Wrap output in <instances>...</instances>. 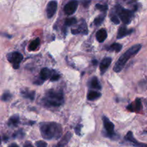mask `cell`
I'll return each mask as SVG.
<instances>
[{
  "label": "cell",
  "instance_id": "1",
  "mask_svg": "<svg viewBox=\"0 0 147 147\" xmlns=\"http://www.w3.org/2000/svg\"><path fill=\"white\" fill-rule=\"evenodd\" d=\"M40 129L43 139L51 140L61 136L63 129L60 124L55 122H43L40 124Z\"/></svg>",
  "mask_w": 147,
  "mask_h": 147
},
{
  "label": "cell",
  "instance_id": "2",
  "mask_svg": "<svg viewBox=\"0 0 147 147\" xmlns=\"http://www.w3.org/2000/svg\"><path fill=\"white\" fill-rule=\"evenodd\" d=\"M42 102L47 107H58L64 103V95L60 90H49L45 93Z\"/></svg>",
  "mask_w": 147,
  "mask_h": 147
},
{
  "label": "cell",
  "instance_id": "3",
  "mask_svg": "<svg viewBox=\"0 0 147 147\" xmlns=\"http://www.w3.org/2000/svg\"><path fill=\"white\" fill-rule=\"evenodd\" d=\"M142 48V45H135L132 46L126 52H125L120 57H119V60L116 62V65L113 67V70H114L116 73H119V72L121 71L123 69V67H125L126 64L127 63V62L129 61V59L131 57H132L133 56H134L135 55L139 53V50Z\"/></svg>",
  "mask_w": 147,
  "mask_h": 147
},
{
  "label": "cell",
  "instance_id": "4",
  "mask_svg": "<svg viewBox=\"0 0 147 147\" xmlns=\"http://www.w3.org/2000/svg\"><path fill=\"white\" fill-rule=\"evenodd\" d=\"M116 12L119 14L121 20L125 24H129L133 20L134 14V11L127 9H124L121 6L118 5L116 7Z\"/></svg>",
  "mask_w": 147,
  "mask_h": 147
},
{
  "label": "cell",
  "instance_id": "5",
  "mask_svg": "<svg viewBox=\"0 0 147 147\" xmlns=\"http://www.w3.org/2000/svg\"><path fill=\"white\" fill-rule=\"evenodd\" d=\"M7 60L12 65L14 69H18L20 63L23 60V55L18 52H13L7 55Z\"/></svg>",
  "mask_w": 147,
  "mask_h": 147
},
{
  "label": "cell",
  "instance_id": "6",
  "mask_svg": "<svg viewBox=\"0 0 147 147\" xmlns=\"http://www.w3.org/2000/svg\"><path fill=\"white\" fill-rule=\"evenodd\" d=\"M103 122L106 133H107V136L110 138L115 137L116 134H114V125H113V123L106 116H103Z\"/></svg>",
  "mask_w": 147,
  "mask_h": 147
},
{
  "label": "cell",
  "instance_id": "7",
  "mask_svg": "<svg viewBox=\"0 0 147 147\" xmlns=\"http://www.w3.org/2000/svg\"><path fill=\"white\" fill-rule=\"evenodd\" d=\"M78 6V1H71L65 4L64 7V11L67 15H71L74 14L77 10Z\"/></svg>",
  "mask_w": 147,
  "mask_h": 147
},
{
  "label": "cell",
  "instance_id": "8",
  "mask_svg": "<svg viewBox=\"0 0 147 147\" xmlns=\"http://www.w3.org/2000/svg\"><path fill=\"white\" fill-rule=\"evenodd\" d=\"M57 9V2L56 1H51L48 3L46 9L47 11V17L48 18H51L55 14Z\"/></svg>",
  "mask_w": 147,
  "mask_h": 147
},
{
  "label": "cell",
  "instance_id": "9",
  "mask_svg": "<svg viewBox=\"0 0 147 147\" xmlns=\"http://www.w3.org/2000/svg\"><path fill=\"white\" fill-rule=\"evenodd\" d=\"M126 109L131 112H138L139 111L142 110V101H141L140 98H136L134 102L129 104V106L126 107Z\"/></svg>",
  "mask_w": 147,
  "mask_h": 147
},
{
  "label": "cell",
  "instance_id": "10",
  "mask_svg": "<svg viewBox=\"0 0 147 147\" xmlns=\"http://www.w3.org/2000/svg\"><path fill=\"white\" fill-rule=\"evenodd\" d=\"M71 32L73 34H87L88 31V27L87 24H86V22L83 20V22L80 23L78 25V27L76 29H73L71 30Z\"/></svg>",
  "mask_w": 147,
  "mask_h": 147
},
{
  "label": "cell",
  "instance_id": "11",
  "mask_svg": "<svg viewBox=\"0 0 147 147\" xmlns=\"http://www.w3.org/2000/svg\"><path fill=\"white\" fill-rule=\"evenodd\" d=\"M125 139H126V140L131 142L132 144L136 147H147L146 144L140 143V142H139L138 141H136V139L134 137L133 133H132L131 131L128 132V134H126V136H125Z\"/></svg>",
  "mask_w": 147,
  "mask_h": 147
},
{
  "label": "cell",
  "instance_id": "12",
  "mask_svg": "<svg viewBox=\"0 0 147 147\" xmlns=\"http://www.w3.org/2000/svg\"><path fill=\"white\" fill-rule=\"evenodd\" d=\"M111 62H112V59L109 57H105V58H103V60H102L101 63H100V73H101L102 75L104 74V73H106L107 69L109 68V67L110 66Z\"/></svg>",
  "mask_w": 147,
  "mask_h": 147
},
{
  "label": "cell",
  "instance_id": "13",
  "mask_svg": "<svg viewBox=\"0 0 147 147\" xmlns=\"http://www.w3.org/2000/svg\"><path fill=\"white\" fill-rule=\"evenodd\" d=\"M133 30H129L127 27H125V26H121V27L119 28V31H118V34H117V38L118 39H121L123 37H126V36L129 35L131 32H133Z\"/></svg>",
  "mask_w": 147,
  "mask_h": 147
},
{
  "label": "cell",
  "instance_id": "14",
  "mask_svg": "<svg viewBox=\"0 0 147 147\" xmlns=\"http://www.w3.org/2000/svg\"><path fill=\"white\" fill-rule=\"evenodd\" d=\"M52 75H53V70H50V69L45 67V68L42 69L41 71H40V78L42 81H45L47 79H50Z\"/></svg>",
  "mask_w": 147,
  "mask_h": 147
},
{
  "label": "cell",
  "instance_id": "15",
  "mask_svg": "<svg viewBox=\"0 0 147 147\" xmlns=\"http://www.w3.org/2000/svg\"><path fill=\"white\" fill-rule=\"evenodd\" d=\"M107 36L108 34L106 30H104V29H100L96 33V40L99 42H103L107 38Z\"/></svg>",
  "mask_w": 147,
  "mask_h": 147
},
{
  "label": "cell",
  "instance_id": "16",
  "mask_svg": "<svg viewBox=\"0 0 147 147\" xmlns=\"http://www.w3.org/2000/svg\"><path fill=\"white\" fill-rule=\"evenodd\" d=\"M89 87L93 89H96V90H101L102 87L100 85V82H99L98 79L96 77H93L90 79V82L88 83Z\"/></svg>",
  "mask_w": 147,
  "mask_h": 147
},
{
  "label": "cell",
  "instance_id": "17",
  "mask_svg": "<svg viewBox=\"0 0 147 147\" xmlns=\"http://www.w3.org/2000/svg\"><path fill=\"white\" fill-rule=\"evenodd\" d=\"M101 96V93H99V92L96 91V90H89L88 93V100H95L96 99L99 98Z\"/></svg>",
  "mask_w": 147,
  "mask_h": 147
},
{
  "label": "cell",
  "instance_id": "18",
  "mask_svg": "<svg viewBox=\"0 0 147 147\" xmlns=\"http://www.w3.org/2000/svg\"><path fill=\"white\" fill-rule=\"evenodd\" d=\"M20 123V116L18 114H15L14 116L9 118L8 121V125L9 126H13V127H16L17 125Z\"/></svg>",
  "mask_w": 147,
  "mask_h": 147
},
{
  "label": "cell",
  "instance_id": "19",
  "mask_svg": "<svg viewBox=\"0 0 147 147\" xmlns=\"http://www.w3.org/2000/svg\"><path fill=\"white\" fill-rule=\"evenodd\" d=\"M22 96L24 97L25 98H29L30 100H34V96H35V92L33 90H24L22 91Z\"/></svg>",
  "mask_w": 147,
  "mask_h": 147
},
{
  "label": "cell",
  "instance_id": "20",
  "mask_svg": "<svg viewBox=\"0 0 147 147\" xmlns=\"http://www.w3.org/2000/svg\"><path fill=\"white\" fill-rule=\"evenodd\" d=\"M40 38H36L35 40H32V41L30 42V45H29L28 47V50H30V51H34V50H36L37 48L39 47V46H40Z\"/></svg>",
  "mask_w": 147,
  "mask_h": 147
},
{
  "label": "cell",
  "instance_id": "21",
  "mask_svg": "<svg viewBox=\"0 0 147 147\" xmlns=\"http://www.w3.org/2000/svg\"><path fill=\"white\" fill-rule=\"evenodd\" d=\"M71 134H69L67 133V134H65V136L62 139V140L57 144V145H55L54 147H64L65 145L68 142V141L70 140V137H71Z\"/></svg>",
  "mask_w": 147,
  "mask_h": 147
},
{
  "label": "cell",
  "instance_id": "22",
  "mask_svg": "<svg viewBox=\"0 0 147 147\" xmlns=\"http://www.w3.org/2000/svg\"><path fill=\"white\" fill-rule=\"evenodd\" d=\"M122 49V45L119 43H113L112 44L110 47H109V50H111V51H115L116 53H119L121 50Z\"/></svg>",
  "mask_w": 147,
  "mask_h": 147
},
{
  "label": "cell",
  "instance_id": "23",
  "mask_svg": "<svg viewBox=\"0 0 147 147\" xmlns=\"http://www.w3.org/2000/svg\"><path fill=\"white\" fill-rule=\"evenodd\" d=\"M105 17H106V14H100V15L98 16V17L94 20V22H93L95 25L98 26L100 25V24H101L102 22H103V20H104Z\"/></svg>",
  "mask_w": 147,
  "mask_h": 147
},
{
  "label": "cell",
  "instance_id": "24",
  "mask_svg": "<svg viewBox=\"0 0 147 147\" xmlns=\"http://www.w3.org/2000/svg\"><path fill=\"white\" fill-rule=\"evenodd\" d=\"M76 23H77V20L75 17H70L65 20V24L66 26H72Z\"/></svg>",
  "mask_w": 147,
  "mask_h": 147
},
{
  "label": "cell",
  "instance_id": "25",
  "mask_svg": "<svg viewBox=\"0 0 147 147\" xmlns=\"http://www.w3.org/2000/svg\"><path fill=\"white\" fill-rule=\"evenodd\" d=\"M96 7L99 9L100 11H104L106 12V11H107L108 9V6L106 4H97L96 5Z\"/></svg>",
  "mask_w": 147,
  "mask_h": 147
},
{
  "label": "cell",
  "instance_id": "26",
  "mask_svg": "<svg viewBox=\"0 0 147 147\" xmlns=\"http://www.w3.org/2000/svg\"><path fill=\"white\" fill-rule=\"evenodd\" d=\"M60 76L57 73H56L55 70H53V75H52L51 78H50V80L51 81H56L60 79Z\"/></svg>",
  "mask_w": 147,
  "mask_h": 147
},
{
  "label": "cell",
  "instance_id": "27",
  "mask_svg": "<svg viewBox=\"0 0 147 147\" xmlns=\"http://www.w3.org/2000/svg\"><path fill=\"white\" fill-rule=\"evenodd\" d=\"M11 98V93H9V92H5V93L3 94L2 97H1V100H2L3 101H8Z\"/></svg>",
  "mask_w": 147,
  "mask_h": 147
},
{
  "label": "cell",
  "instance_id": "28",
  "mask_svg": "<svg viewBox=\"0 0 147 147\" xmlns=\"http://www.w3.org/2000/svg\"><path fill=\"white\" fill-rule=\"evenodd\" d=\"M111 20L116 24H119V23H120V20H119V17H118L116 14H112V15L111 16Z\"/></svg>",
  "mask_w": 147,
  "mask_h": 147
},
{
  "label": "cell",
  "instance_id": "29",
  "mask_svg": "<svg viewBox=\"0 0 147 147\" xmlns=\"http://www.w3.org/2000/svg\"><path fill=\"white\" fill-rule=\"evenodd\" d=\"M36 146L37 147H47V144L44 141H38L36 142Z\"/></svg>",
  "mask_w": 147,
  "mask_h": 147
},
{
  "label": "cell",
  "instance_id": "30",
  "mask_svg": "<svg viewBox=\"0 0 147 147\" xmlns=\"http://www.w3.org/2000/svg\"><path fill=\"white\" fill-rule=\"evenodd\" d=\"M81 125H78L77 126H76V129H75V131H76V133L78 135H80V130H81Z\"/></svg>",
  "mask_w": 147,
  "mask_h": 147
},
{
  "label": "cell",
  "instance_id": "31",
  "mask_svg": "<svg viewBox=\"0 0 147 147\" xmlns=\"http://www.w3.org/2000/svg\"><path fill=\"white\" fill-rule=\"evenodd\" d=\"M24 147H34L31 144V143H29V142H26V144H24Z\"/></svg>",
  "mask_w": 147,
  "mask_h": 147
},
{
  "label": "cell",
  "instance_id": "32",
  "mask_svg": "<svg viewBox=\"0 0 147 147\" xmlns=\"http://www.w3.org/2000/svg\"><path fill=\"white\" fill-rule=\"evenodd\" d=\"M92 63H93V65H98V60H92Z\"/></svg>",
  "mask_w": 147,
  "mask_h": 147
},
{
  "label": "cell",
  "instance_id": "33",
  "mask_svg": "<svg viewBox=\"0 0 147 147\" xmlns=\"http://www.w3.org/2000/svg\"><path fill=\"white\" fill-rule=\"evenodd\" d=\"M90 1H84L83 2V5H84V7H88V4H90Z\"/></svg>",
  "mask_w": 147,
  "mask_h": 147
},
{
  "label": "cell",
  "instance_id": "34",
  "mask_svg": "<svg viewBox=\"0 0 147 147\" xmlns=\"http://www.w3.org/2000/svg\"><path fill=\"white\" fill-rule=\"evenodd\" d=\"M8 147H19V146H17L16 144H11L10 145V146H9Z\"/></svg>",
  "mask_w": 147,
  "mask_h": 147
}]
</instances>
